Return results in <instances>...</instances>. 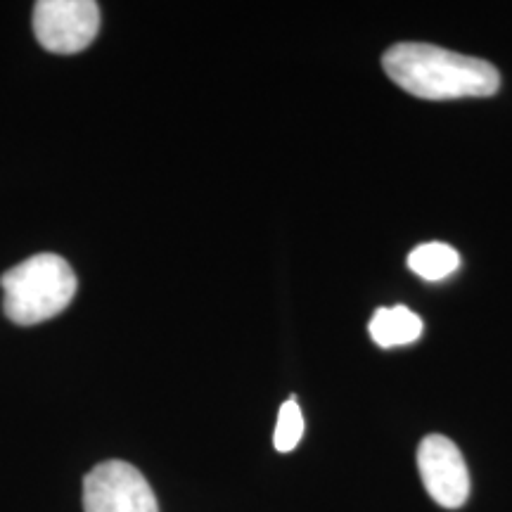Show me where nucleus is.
Wrapping results in <instances>:
<instances>
[{"mask_svg":"<svg viewBox=\"0 0 512 512\" xmlns=\"http://www.w3.org/2000/svg\"><path fill=\"white\" fill-rule=\"evenodd\" d=\"M382 64L396 86L422 100L489 98L501 88V74L491 62L430 43L392 46Z\"/></svg>","mask_w":512,"mask_h":512,"instance_id":"f257e3e1","label":"nucleus"},{"mask_svg":"<svg viewBox=\"0 0 512 512\" xmlns=\"http://www.w3.org/2000/svg\"><path fill=\"white\" fill-rule=\"evenodd\" d=\"M98 31L100 5L93 0H38L34 5V34L50 53H81Z\"/></svg>","mask_w":512,"mask_h":512,"instance_id":"20e7f679","label":"nucleus"},{"mask_svg":"<svg viewBox=\"0 0 512 512\" xmlns=\"http://www.w3.org/2000/svg\"><path fill=\"white\" fill-rule=\"evenodd\" d=\"M304 437V415L302 408H299L297 399L285 401L280 406L278 413V425H275V434H273V444L280 453H290L297 448L299 441Z\"/></svg>","mask_w":512,"mask_h":512,"instance_id":"6e6552de","label":"nucleus"},{"mask_svg":"<svg viewBox=\"0 0 512 512\" xmlns=\"http://www.w3.org/2000/svg\"><path fill=\"white\" fill-rule=\"evenodd\" d=\"M418 467L427 494L441 508H460L470 496V472L460 448L441 434H430L418 448Z\"/></svg>","mask_w":512,"mask_h":512,"instance_id":"39448f33","label":"nucleus"},{"mask_svg":"<svg viewBox=\"0 0 512 512\" xmlns=\"http://www.w3.org/2000/svg\"><path fill=\"white\" fill-rule=\"evenodd\" d=\"M408 268L425 280H444L460 268V254L444 242H427L408 254Z\"/></svg>","mask_w":512,"mask_h":512,"instance_id":"0eeeda50","label":"nucleus"},{"mask_svg":"<svg viewBox=\"0 0 512 512\" xmlns=\"http://www.w3.org/2000/svg\"><path fill=\"white\" fill-rule=\"evenodd\" d=\"M422 335V320L408 306L377 309L370 320V337L377 347L394 349L418 342Z\"/></svg>","mask_w":512,"mask_h":512,"instance_id":"423d86ee","label":"nucleus"},{"mask_svg":"<svg viewBox=\"0 0 512 512\" xmlns=\"http://www.w3.org/2000/svg\"><path fill=\"white\" fill-rule=\"evenodd\" d=\"M86 512H159L157 496L143 472L124 460H105L83 479Z\"/></svg>","mask_w":512,"mask_h":512,"instance_id":"7ed1b4c3","label":"nucleus"},{"mask_svg":"<svg viewBox=\"0 0 512 512\" xmlns=\"http://www.w3.org/2000/svg\"><path fill=\"white\" fill-rule=\"evenodd\" d=\"M3 309L12 323L38 325L55 318L72 304L76 294V275L72 266L57 254H36L10 268L0 280Z\"/></svg>","mask_w":512,"mask_h":512,"instance_id":"f03ea898","label":"nucleus"}]
</instances>
